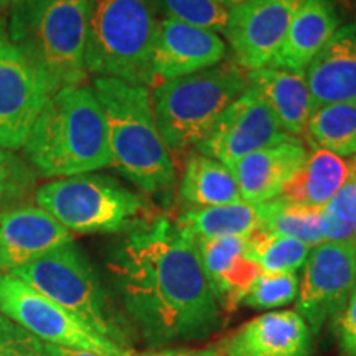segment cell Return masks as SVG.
Segmentation results:
<instances>
[{
    "instance_id": "6",
    "label": "cell",
    "mask_w": 356,
    "mask_h": 356,
    "mask_svg": "<svg viewBox=\"0 0 356 356\" xmlns=\"http://www.w3.org/2000/svg\"><path fill=\"white\" fill-rule=\"evenodd\" d=\"M248 88V71L233 61L157 84L152 95L154 118L170 154L197 147Z\"/></svg>"
},
{
    "instance_id": "22",
    "label": "cell",
    "mask_w": 356,
    "mask_h": 356,
    "mask_svg": "<svg viewBox=\"0 0 356 356\" xmlns=\"http://www.w3.org/2000/svg\"><path fill=\"white\" fill-rule=\"evenodd\" d=\"M177 228L191 239L249 238L259 231V215L254 204L236 202L220 207L195 208L178 216Z\"/></svg>"
},
{
    "instance_id": "9",
    "label": "cell",
    "mask_w": 356,
    "mask_h": 356,
    "mask_svg": "<svg viewBox=\"0 0 356 356\" xmlns=\"http://www.w3.org/2000/svg\"><path fill=\"white\" fill-rule=\"evenodd\" d=\"M0 315L20 325L43 343L101 356H136L131 348L99 335L63 307L8 273H0Z\"/></svg>"
},
{
    "instance_id": "10",
    "label": "cell",
    "mask_w": 356,
    "mask_h": 356,
    "mask_svg": "<svg viewBox=\"0 0 356 356\" xmlns=\"http://www.w3.org/2000/svg\"><path fill=\"white\" fill-rule=\"evenodd\" d=\"M356 287V238L325 241L310 249L299 280L297 314L318 335L335 322Z\"/></svg>"
},
{
    "instance_id": "29",
    "label": "cell",
    "mask_w": 356,
    "mask_h": 356,
    "mask_svg": "<svg viewBox=\"0 0 356 356\" xmlns=\"http://www.w3.org/2000/svg\"><path fill=\"white\" fill-rule=\"evenodd\" d=\"M193 241L197 244L200 261H202L208 282L216 296L225 275L229 273L236 261L246 254L248 238L231 236V238L193 239Z\"/></svg>"
},
{
    "instance_id": "34",
    "label": "cell",
    "mask_w": 356,
    "mask_h": 356,
    "mask_svg": "<svg viewBox=\"0 0 356 356\" xmlns=\"http://www.w3.org/2000/svg\"><path fill=\"white\" fill-rule=\"evenodd\" d=\"M144 356H225L216 350H162Z\"/></svg>"
},
{
    "instance_id": "27",
    "label": "cell",
    "mask_w": 356,
    "mask_h": 356,
    "mask_svg": "<svg viewBox=\"0 0 356 356\" xmlns=\"http://www.w3.org/2000/svg\"><path fill=\"white\" fill-rule=\"evenodd\" d=\"M320 228L325 241H346L356 238V170L338 193L320 210Z\"/></svg>"
},
{
    "instance_id": "28",
    "label": "cell",
    "mask_w": 356,
    "mask_h": 356,
    "mask_svg": "<svg viewBox=\"0 0 356 356\" xmlns=\"http://www.w3.org/2000/svg\"><path fill=\"white\" fill-rule=\"evenodd\" d=\"M37 180L38 172L32 163L0 147V211L24 207Z\"/></svg>"
},
{
    "instance_id": "13",
    "label": "cell",
    "mask_w": 356,
    "mask_h": 356,
    "mask_svg": "<svg viewBox=\"0 0 356 356\" xmlns=\"http://www.w3.org/2000/svg\"><path fill=\"white\" fill-rule=\"evenodd\" d=\"M302 0H249L228 10L225 35L234 65L254 71L269 65Z\"/></svg>"
},
{
    "instance_id": "31",
    "label": "cell",
    "mask_w": 356,
    "mask_h": 356,
    "mask_svg": "<svg viewBox=\"0 0 356 356\" xmlns=\"http://www.w3.org/2000/svg\"><path fill=\"white\" fill-rule=\"evenodd\" d=\"M167 19L225 33L228 24V8L218 0H157Z\"/></svg>"
},
{
    "instance_id": "4",
    "label": "cell",
    "mask_w": 356,
    "mask_h": 356,
    "mask_svg": "<svg viewBox=\"0 0 356 356\" xmlns=\"http://www.w3.org/2000/svg\"><path fill=\"white\" fill-rule=\"evenodd\" d=\"M92 91L106 119L113 165L145 193L167 190L175 167L155 122L149 89L96 78Z\"/></svg>"
},
{
    "instance_id": "39",
    "label": "cell",
    "mask_w": 356,
    "mask_h": 356,
    "mask_svg": "<svg viewBox=\"0 0 356 356\" xmlns=\"http://www.w3.org/2000/svg\"><path fill=\"white\" fill-rule=\"evenodd\" d=\"M8 6V3L6 2V0H0V10H3V8H6Z\"/></svg>"
},
{
    "instance_id": "12",
    "label": "cell",
    "mask_w": 356,
    "mask_h": 356,
    "mask_svg": "<svg viewBox=\"0 0 356 356\" xmlns=\"http://www.w3.org/2000/svg\"><path fill=\"white\" fill-rule=\"evenodd\" d=\"M51 96L42 73L15 44L0 48V147L25 145L44 102Z\"/></svg>"
},
{
    "instance_id": "26",
    "label": "cell",
    "mask_w": 356,
    "mask_h": 356,
    "mask_svg": "<svg viewBox=\"0 0 356 356\" xmlns=\"http://www.w3.org/2000/svg\"><path fill=\"white\" fill-rule=\"evenodd\" d=\"M310 249L305 243L293 238L257 231L248 238L246 256L259 266L262 273L296 274L304 267Z\"/></svg>"
},
{
    "instance_id": "30",
    "label": "cell",
    "mask_w": 356,
    "mask_h": 356,
    "mask_svg": "<svg viewBox=\"0 0 356 356\" xmlns=\"http://www.w3.org/2000/svg\"><path fill=\"white\" fill-rule=\"evenodd\" d=\"M299 296V277L293 273H261L248 292L241 304L251 309H275L291 304Z\"/></svg>"
},
{
    "instance_id": "2",
    "label": "cell",
    "mask_w": 356,
    "mask_h": 356,
    "mask_svg": "<svg viewBox=\"0 0 356 356\" xmlns=\"http://www.w3.org/2000/svg\"><path fill=\"white\" fill-rule=\"evenodd\" d=\"M24 147L32 167L48 178L113 165L104 114L86 86L63 88L48 97Z\"/></svg>"
},
{
    "instance_id": "37",
    "label": "cell",
    "mask_w": 356,
    "mask_h": 356,
    "mask_svg": "<svg viewBox=\"0 0 356 356\" xmlns=\"http://www.w3.org/2000/svg\"><path fill=\"white\" fill-rule=\"evenodd\" d=\"M218 2H220L221 6H225L229 10V8H233L236 6H241V3L249 2V0H218Z\"/></svg>"
},
{
    "instance_id": "35",
    "label": "cell",
    "mask_w": 356,
    "mask_h": 356,
    "mask_svg": "<svg viewBox=\"0 0 356 356\" xmlns=\"http://www.w3.org/2000/svg\"><path fill=\"white\" fill-rule=\"evenodd\" d=\"M44 351H47L48 356H101V355L91 353V351L65 348V346L50 345V343H44Z\"/></svg>"
},
{
    "instance_id": "23",
    "label": "cell",
    "mask_w": 356,
    "mask_h": 356,
    "mask_svg": "<svg viewBox=\"0 0 356 356\" xmlns=\"http://www.w3.org/2000/svg\"><path fill=\"white\" fill-rule=\"evenodd\" d=\"M180 193L184 200L200 208L220 207L243 200L229 168L202 154L191 155L186 160Z\"/></svg>"
},
{
    "instance_id": "21",
    "label": "cell",
    "mask_w": 356,
    "mask_h": 356,
    "mask_svg": "<svg viewBox=\"0 0 356 356\" xmlns=\"http://www.w3.org/2000/svg\"><path fill=\"white\" fill-rule=\"evenodd\" d=\"M350 160L314 145L299 172L292 177L280 197L293 207L320 211L345 185Z\"/></svg>"
},
{
    "instance_id": "5",
    "label": "cell",
    "mask_w": 356,
    "mask_h": 356,
    "mask_svg": "<svg viewBox=\"0 0 356 356\" xmlns=\"http://www.w3.org/2000/svg\"><path fill=\"white\" fill-rule=\"evenodd\" d=\"M157 6V0H89L86 71L136 86H155Z\"/></svg>"
},
{
    "instance_id": "33",
    "label": "cell",
    "mask_w": 356,
    "mask_h": 356,
    "mask_svg": "<svg viewBox=\"0 0 356 356\" xmlns=\"http://www.w3.org/2000/svg\"><path fill=\"white\" fill-rule=\"evenodd\" d=\"M341 356H356V287L335 322Z\"/></svg>"
},
{
    "instance_id": "38",
    "label": "cell",
    "mask_w": 356,
    "mask_h": 356,
    "mask_svg": "<svg viewBox=\"0 0 356 356\" xmlns=\"http://www.w3.org/2000/svg\"><path fill=\"white\" fill-rule=\"evenodd\" d=\"M350 165L353 167L355 170H356V155H355V157H351V160H350Z\"/></svg>"
},
{
    "instance_id": "11",
    "label": "cell",
    "mask_w": 356,
    "mask_h": 356,
    "mask_svg": "<svg viewBox=\"0 0 356 356\" xmlns=\"http://www.w3.org/2000/svg\"><path fill=\"white\" fill-rule=\"evenodd\" d=\"M289 140H296V137L280 127L261 92L249 84L195 149L228 167L244 155Z\"/></svg>"
},
{
    "instance_id": "14",
    "label": "cell",
    "mask_w": 356,
    "mask_h": 356,
    "mask_svg": "<svg viewBox=\"0 0 356 356\" xmlns=\"http://www.w3.org/2000/svg\"><path fill=\"white\" fill-rule=\"evenodd\" d=\"M225 55L226 43L218 33L165 17L159 20L155 35L152 58L155 86L213 68L221 63Z\"/></svg>"
},
{
    "instance_id": "17",
    "label": "cell",
    "mask_w": 356,
    "mask_h": 356,
    "mask_svg": "<svg viewBox=\"0 0 356 356\" xmlns=\"http://www.w3.org/2000/svg\"><path fill=\"white\" fill-rule=\"evenodd\" d=\"M302 140H289L248 154L228 165L241 191L243 202L262 204L277 198L307 159Z\"/></svg>"
},
{
    "instance_id": "19",
    "label": "cell",
    "mask_w": 356,
    "mask_h": 356,
    "mask_svg": "<svg viewBox=\"0 0 356 356\" xmlns=\"http://www.w3.org/2000/svg\"><path fill=\"white\" fill-rule=\"evenodd\" d=\"M304 74L317 108L356 101V24L341 25Z\"/></svg>"
},
{
    "instance_id": "7",
    "label": "cell",
    "mask_w": 356,
    "mask_h": 356,
    "mask_svg": "<svg viewBox=\"0 0 356 356\" xmlns=\"http://www.w3.org/2000/svg\"><path fill=\"white\" fill-rule=\"evenodd\" d=\"M8 274L63 307L99 335L131 348V328L115 310L95 267L74 241Z\"/></svg>"
},
{
    "instance_id": "16",
    "label": "cell",
    "mask_w": 356,
    "mask_h": 356,
    "mask_svg": "<svg viewBox=\"0 0 356 356\" xmlns=\"http://www.w3.org/2000/svg\"><path fill=\"white\" fill-rule=\"evenodd\" d=\"M226 356H312V332L296 310L267 312L222 340Z\"/></svg>"
},
{
    "instance_id": "25",
    "label": "cell",
    "mask_w": 356,
    "mask_h": 356,
    "mask_svg": "<svg viewBox=\"0 0 356 356\" xmlns=\"http://www.w3.org/2000/svg\"><path fill=\"white\" fill-rule=\"evenodd\" d=\"M256 208L261 233L287 236L310 248L325 243L320 228V211L293 207L280 195L270 202L256 204Z\"/></svg>"
},
{
    "instance_id": "24",
    "label": "cell",
    "mask_w": 356,
    "mask_h": 356,
    "mask_svg": "<svg viewBox=\"0 0 356 356\" xmlns=\"http://www.w3.org/2000/svg\"><path fill=\"white\" fill-rule=\"evenodd\" d=\"M307 132L317 147L340 157H355L356 101L335 102L315 108Z\"/></svg>"
},
{
    "instance_id": "3",
    "label": "cell",
    "mask_w": 356,
    "mask_h": 356,
    "mask_svg": "<svg viewBox=\"0 0 356 356\" xmlns=\"http://www.w3.org/2000/svg\"><path fill=\"white\" fill-rule=\"evenodd\" d=\"M89 0H19L10 6V43L32 61L51 95L86 78Z\"/></svg>"
},
{
    "instance_id": "18",
    "label": "cell",
    "mask_w": 356,
    "mask_h": 356,
    "mask_svg": "<svg viewBox=\"0 0 356 356\" xmlns=\"http://www.w3.org/2000/svg\"><path fill=\"white\" fill-rule=\"evenodd\" d=\"M341 20L343 15L338 0H302L286 38L267 66L304 73L340 29Z\"/></svg>"
},
{
    "instance_id": "40",
    "label": "cell",
    "mask_w": 356,
    "mask_h": 356,
    "mask_svg": "<svg viewBox=\"0 0 356 356\" xmlns=\"http://www.w3.org/2000/svg\"><path fill=\"white\" fill-rule=\"evenodd\" d=\"M6 2L8 3V6H12V3H13V2H19V0H6Z\"/></svg>"
},
{
    "instance_id": "15",
    "label": "cell",
    "mask_w": 356,
    "mask_h": 356,
    "mask_svg": "<svg viewBox=\"0 0 356 356\" xmlns=\"http://www.w3.org/2000/svg\"><path fill=\"white\" fill-rule=\"evenodd\" d=\"M73 241V234L40 207L0 211V273L22 267Z\"/></svg>"
},
{
    "instance_id": "1",
    "label": "cell",
    "mask_w": 356,
    "mask_h": 356,
    "mask_svg": "<svg viewBox=\"0 0 356 356\" xmlns=\"http://www.w3.org/2000/svg\"><path fill=\"white\" fill-rule=\"evenodd\" d=\"M111 270L127 314L152 346L202 340L220 325L221 305L197 244L170 221L134 229Z\"/></svg>"
},
{
    "instance_id": "8",
    "label": "cell",
    "mask_w": 356,
    "mask_h": 356,
    "mask_svg": "<svg viewBox=\"0 0 356 356\" xmlns=\"http://www.w3.org/2000/svg\"><path fill=\"white\" fill-rule=\"evenodd\" d=\"M35 202L66 229L76 233H121L140 228L144 203L114 178L68 177L35 190Z\"/></svg>"
},
{
    "instance_id": "20",
    "label": "cell",
    "mask_w": 356,
    "mask_h": 356,
    "mask_svg": "<svg viewBox=\"0 0 356 356\" xmlns=\"http://www.w3.org/2000/svg\"><path fill=\"white\" fill-rule=\"evenodd\" d=\"M249 84L261 92L280 127L289 136H304L315 106L305 74L282 68H264L248 71Z\"/></svg>"
},
{
    "instance_id": "36",
    "label": "cell",
    "mask_w": 356,
    "mask_h": 356,
    "mask_svg": "<svg viewBox=\"0 0 356 356\" xmlns=\"http://www.w3.org/2000/svg\"><path fill=\"white\" fill-rule=\"evenodd\" d=\"M10 40H8V32H7V22L3 19L2 15H0V48L3 47V44H7Z\"/></svg>"
},
{
    "instance_id": "32",
    "label": "cell",
    "mask_w": 356,
    "mask_h": 356,
    "mask_svg": "<svg viewBox=\"0 0 356 356\" xmlns=\"http://www.w3.org/2000/svg\"><path fill=\"white\" fill-rule=\"evenodd\" d=\"M0 356H48L44 343L10 318L0 315Z\"/></svg>"
}]
</instances>
